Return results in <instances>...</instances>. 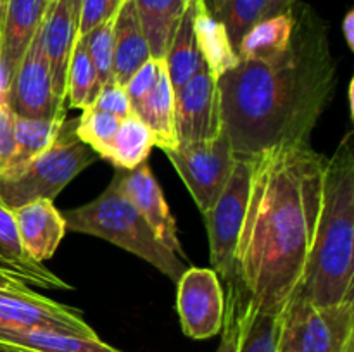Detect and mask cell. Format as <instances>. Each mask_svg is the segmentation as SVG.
Returning a JSON list of instances; mask_svg holds the SVG:
<instances>
[{
    "mask_svg": "<svg viewBox=\"0 0 354 352\" xmlns=\"http://www.w3.org/2000/svg\"><path fill=\"white\" fill-rule=\"evenodd\" d=\"M62 217L68 230L99 237L124 248L154 266L171 282H178L187 269L183 259L158 240L140 213L123 195L114 178L97 199L66 211Z\"/></svg>",
    "mask_w": 354,
    "mask_h": 352,
    "instance_id": "277c9868",
    "label": "cell"
},
{
    "mask_svg": "<svg viewBox=\"0 0 354 352\" xmlns=\"http://www.w3.org/2000/svg\"><path fill=\"white\" fill-rule=\"evenodd\" d=\"M100 90L95 68L88 57L83 38L76 37L73 45L71 57L68 66V81H66V97L75 109H86L92 106L93 99Z\"/></svg>",
    "mask_w": 354,
    "mask_h": 352,
    "instance_id": "83f0119b",
    "label": "cell"
},
{
    "mask_svg": "<svg viewBox=\"0 0 354 352\" xmlns=\"http://www.w3.org/2000/svg\"><path fill=\"white\" fill-rule=\"evenodd\" d=\"M124 2V0H114V3H116V6L118 7H120L121 6V3H123Z\"/></svg>",
    "mask_w": 354,
    "mask_h": 352,
    "instance_id": "ee69618b",
    "label": "cell"
},
{
    "mask_svg": "<svg viewBox=\"0 0 354 352\" xmlns=\"http://www.w3.org/2000/svg\"><path fill=\"white\" fill-rule=\"evenodd\" d=\"M10 211L26 254L37 262L50 259L68 230L62 213L55 209L54 202L40 199Z\"/></svg>",
    "mask_w": 354,
    "mask_h": 352,
    "instance_id": "2e32d148",
    "label": "cell"
},
{
    "mask_svg": "<svg viewBox=\"0 0 354 352\" xmlns=\"http://www.w3.org/2000/svg\"><path fill=\"white\" fill-rule=\"evenodd\" d=\"M118 12V10H116ZM116 12L107 17L104 23L93 28L92 31L85 35L83 43H85L88 57L95 68L97 79L100 86L113 83V55H114V21H116Z\"/></svg>",
    "mask_w": 354,
    "mask_h": 352,
    "instance_id": "f546056e",
    "label": "cell"
},
{
    "mask_svg": "<svg viewBox=\"0 0 354 352\" xmlns=\"http://www.w3.org/2000/svg\"><path fill=\"white\" fill-rule=\"evenodd\" d=\"M26 283L21 275L0 266V289H28Z\"/></svg>",
    "mask_w": 354,
    "mask_h": 352,
    "instance_id": "8d00e7d4",
    "label": "cell"
},
{
    "mask_svg": "<svg viewBox=\"0 0 354 352\" xmlns=\"http://www.w3.org/2000/svg\"><path fill=\"white\" fill-rule=\"evenodd\" d=\"M268 0H228L227 6L220 12L218 19L225 24L237 50L239 41L245 33L254 26L258 21L263 19Z\"/></svg>",
    "mask_w": 354,
    "mask_h": 352,
    "instance_id": "4dcf8cb0",
    "label": "cell"
},
{
    "mask_svg": "<svg viewBox=\"0 0 354 352\" xmlns=\"http://www.w3.org/2000/svg\"><path fill=\"white\" fill-rule=\"evenodd\" d=\"M50 0H3L0 14V99L41 26Z\"/></svg>",
    "mask_w": 354,
    "mask_h": 352,
    "instance_id": "5bb4252c",
    "label": "cell"
},
{
    "mask_svg": "<svg viewBox=\"0 0 354 352\" xmlns=\"http://www.w3.org/2000/svg\"><path fill=\"white\" fill-rule=\"evenodd\" d=\"M227 2L228 0H206L207 7H209L211 12H213L216 17L220 16V12L223 10V7L227 6Z\"/></svg>",
    "mask_w": 354,
    "mask_h": 352,
    "instance_id": "ab89813d",
    "label": "cell"
},
{
    "mask_svg": "<svg viewBox=\"0 0 354 352\" xmlns=\"http://www.w3.org/2000/svg\"><path fill=\"white\" fill-rule=\"evenodd\" d=\"M133 3L149 50H151V57L165 59L189 2L185 0H133Z\"/></svg>",
    "mask_w": 354,
    "mask_h": 352,
    "instance_id": "7402d4cb",
    "label": "cell"
},
{
    "mask_svg": "<svg viewBox=\"0 0 354 352\" xmlns=\"http://www.w3.org/2000/svg\"><path fill=\"white\" fill-rule=\"evenodd\" d=\"M280 331L282 311H259L248 297L237 352H280Z\"/></svg>",
    "mask_w": 354,
    "mask_h": 352,
    "instance_id": "4316f807",
    "label": "cell"
},
{
    "mask_svg": "<svg viewBox=\"0 0 354 352\" xmlns=\"http://www.w3.org/2000/svg\"><path fill=\"white\" fill-rule=\"evenodd\" d=\"M353 85H354V81L351 79V81H349V88H348V100H349V113H351V116H353V113H354V102H353Z\"/></svg>",
    "mask_w": 354,
    "mask_h": 352,
    "instance_id": "60d3db41",
    "label": "cell"
},
{
    "mask_svg": "<svg viewBox=\"0 0 354 352\" xmlns=\"http://www.w3.org/2000/svg\"><path fill=\"white\" fill-rule=\"evenodd\" d=\"M292 28V9L258 21L239 41V59L241 61H258V59L275 57L289 47Z\"/></svg>",
    "mask_w": 354,
    "mask_h": 352,
    "instance_id": "cb8c5ba5",
    "label": "cell"
},
{
    "mask_svg": "<svg viewBox=\"0 0 354 352\" xmlns=\"http://www.w3.org/2000/svg\"><path fill=\"white\" fill-rule=\"evenodd\" d=\"M37 37L50 68L55 93L66 100L69 57L76 40V16L69 0H50Z\"/></svg>",
    "mask_w": 354,
    "mask_h": 352,
    "instance_id": "9a60e30c",
    "label": "cell"
},
{
    "mask_svg": "<svg viewBox=\"0 0 354 352\" xmlns=\"http://www.w3.org/2000/svg\"><path fill=\"white\" fill-rule=\"evenodd\" d=\"M280 352H354V299L317 306L294 293L282 311Z\"/></svg>",
    "mask_w": 354,
    "mask_h": 352,
    "instance_id": "8992f818",
    "label": "cell"
},
{
    "mask_svg": "<svg viewBox=\"0 0 354 352\" xmlns=\"http://www.w3.org/2000/svg\"><path fill=\"white\" fill-rule=\"evenodd\" d=\"M78 117H66L50 147L19 168L0 175V202L9 209L33 200H52L99 155L76 135Z\"/></svg>",
    "mask_w": 354,
    "mask_h": 352,
    "instance_id": "5b68a950",
    "label": "cell"
},
{
    "mask_svg": "<svg viewBox=\"0 0 354 352\" xmlns=\"http://www.w3.org/2000/svg\"><path fill=\"white\" fill-rule=\"evenodd\" d=\"M194 2V33L203 61L214 78H221L241 62L225 24L211 12L206 0Z\"/></svg>",
    "mask_w": 354,
    "mask_h": 352,
    "instance_id": "d6986e66",
    "label": "cell"
},
{
    "mask_svg": "<svg viewBox=\"0 0 354 352\" xmlns=\"http://www.w3.org/2000/svg\"><path fill=\"white\" fill-rule=\"evenodd\" d=\"M92 107L104 110V113L113 114V116H118L120 119H123V117L130 116L133 113L131 110L130 99H128L127 92H124V86L114 81L100 86L99 93L93 99Z\"/></svg>",
    "mask_w": 354,
    "mask_h": 352,
    "instance_id": "e575fe53",
    "label": "cell"
},
{
    "mask_svg": "<svg viewBox=\"0 0 354 352\" xmlns=\"http://www.w3.org/2000/svg\"><path fill=\"white\" fill-rule=\"evenodd\" d=\"M342 31H344V38L348 47L354 50V10H348L342 19Z\"/></svg>",
    "mask_w": 354,
    "mask_h": 352,
    "instance_id": "f35d334b",
    "label": "cell"
},
{
    "mask_svg": "<svg viewBox=\"0 0 354 352\" xmlns=\"http://www.w3.org/2000/svg\"><path fill=\"white\" fill-rule=\"evenodd\" d=\"M294 2H296V0H268L263 19H266V17L277 16V14L287 12V10H289L290 7L294 6Z\"/></svg>",
    "mask_w": 354,
    "mask_h": 352,
    "instance_id": "74e56055",
    "label": "cell"
},
{
    "mask_svg": "<svg viewBox=\"0 0 354 352\" xmlns=\"http://www.w3.org/2000/svg\"><path fill=\"white\" fill-rule=\"evenodd\" d=\"M149 59L151 50L138 21L133 0H124L118 9L114 21L113 81L124 85Z\"/></svg>",
    "mask_w": 354,
    "mask_h": 352,
    "instance_id": "ac0fdd59",
    "label": "cell"
},
{
    "mask_svg": "<svg viewBox=\"0 0 354 352\" xmlns=\"http://www.w3.org/2000/svg\"><path fill=\"white\" fill-rule=\"evenodd\" d=\"M165 154L185 183L201 213H206L227 185L235 164L225 130L209 140L178 145L171 150H165Z\"/></svg>",
    "mask_w": 354,
    "mask_h": 352,
    "instance_id": "ba28073f",
    "label": "cell"
},
{
    "mask_svg": "<svg viewBox=\"0 0 354 352\" xmlns=\"http://www.w3.org/2000/svg\"><path fill=\"white\" fill-rule=\"evenodd\" d=\"M120 7L114 0H80L78 19H76V37H85L88 31L113 16Z\"/></svg>",
    "mask_w": 354,
    "mask_h": 352,
    "instance_id": "836d02e7",
    "label": "cell"
},
{
    "mask_svg": "<svg viewBox=\"0 0 354 352\" xmlns=\"http://www.w3.org/2000/svg\"><path fill=\"white\" fill-rule=\"evenodd\" d=\"M289 47L279 55L241 61L216 79L221 124L235 159L282 144L310 141L335 90L328 26L296 0Z\"/></svg>",
    "mask_w": 354,
    "mask_h": 352,
    "instance_id": "6da1fadb",
    "label": "cell"
},
{
    "mask_svg": "<svg viewBox=\"0 0 354 352\" xmlns=\"http://www.w3.org/2000/svg\"><path fill=\"white\" fill-rule=\"evenodd\" d=\"M133 114H137L156 138V147L165 150L178 147V133H176V113H175V90L169 81L168 69L162 68L158 83L151 92L131 106Z\"/></svg>",
    "mask_w": 354,
    "mask_h": 352,
    "instance_id": "ffe728a7",
    "label": "cell"
},
{
    "mask_svg": "<svg viewBox=\"0 0 354 352\" xmlns=\"http://www.w3.org/2000/svg\"><path fill=\"white\" fill-rule=\"evenodd\" d=\"M297 295L317 306L354 299V147L346 133L327 157L320 211Z\"/></svg>",
    "mask_w": 354,
    "mask_h": 352,
    "instance_id": "3957f363",
    "label": "cell"
},
{
    "mask_svg": "<svg viewBox=\"0 0 354 352\" xmlns=\"http://www.w3.org/2000/svg\"><path fill=\"white\" fill-rule=\"evenodd\" d=\"M6 102L16 116L30 119L66 117V100L55 93L50 68L41 54L38 37L31 41L30 48L7 85Z\"/></svg>",
    "mask_w": 354,
    "mask_h": 352,
    "instance_id": "9c48e42d",
    "label": "cell"
},
{
    "mask_svg": "<svg viewBox=\"0 0 354 352\" xmlns=\"http://www.w3.org/2000/svg\"><path fill=\"white\" fill-rule=\"evenodd\" d=\"M64 119L66 117H62V119H30V117L16 116L14 114V140H16V147H14L12 159H10L6 171L19 168L24 162L37 157L45 148L50 147Z\"/></svg>",
    "mask_w": 354,
    "mask_h": 352,
    "instance_id": "484cf974",
    "label": "cell"
},
{
    "mask_svg": "<svg viewBox=\"0 0 354 352\" xmlns=\"http://www.w3.org/2000/svg\"><path fill=\"white\" fill-rule=\"evenodd\" d=\"M0 345L21 352H123L99 337H82L44 328L0 326Z\"/></svg>",
    "mask_w": 354,
    "mask_h": 352,
    "instance_id": "e0dca14e",
    "label": "cell"
},
{
    "mask_svg": "<svg viewBox=\"0 0 354 352\" xmlns=\"http://www.w3.org/2000/svg\"><path fill=\"white\" fill-rule=\"evenodd\" d=\"M165 64L175 92L180 86L185 85L194 75H197L201 69L206 68L199 47H197L196 33H194L192 0L187 6L185 12H183L182 19L178 23V28L173 35V40L165 55Z\"/></svg>",
    "mask_w": 354,
    "mask_h": 352,
    "instance_id": "603a6c76",
    "label": "cell"
},
{
    "mask_svg": "<svg viewBox=\"0 0 354 352\" xmlns=\"http://www.w3.org/2000/svg\"><path fill=\"white\" fill-rule=\"evenodd\" d=\"M251 169V159H235L227 185L213 206L203 214L209 238L213 271L227 283L237 282L235 254L248 211Z\"/></svg>",
    "mask_w": 354,
    "mask_h": 352,
    "instance_id": "52a82bcc",
    "label": "cell"
},
{
    "mask_svg": "<svg viewBox=\"0 0 354 352\" xmlns=\"http://www.w3.org/2000/svg\"><path fill=\"white\" fill-rule=\"evenodd\" d=\"M154 147L156 138L152 131L137 114L131 113L130 116L121 119L104 159L109 161L114 168L128 171L144 164Z\"/></svg>",
    "mask_w": 354,
    "mask_h": 352,
    "instance_id": "d4e9b609",
    "label": "cell"
},
{
    "mask_svg": "<svg viewBox=\"0 0 354 352\" xmlns=\"http://www.w3.org/2000/svg\"><path fill=\"white\" fill-rule=\"evenodd\" d=\"M185 2H190V0H185Z\"/></svg>",
    "mask_w": 354,
    "mask_h": 352,
    "instance_id": "bcb514c9",
    "label": "cell"
},
{
    "mask_svg": "<svg viewBox=\"0 0 354 352\" xmlns=\"http://www.w3.org/2000/svg\"><path fill=\"white\" fill-rule=\"evenodd\" d=\"M69 3H71V9H73V12H75L76 19H78V9H80V0H69Z\"/></svg>",
    "mask_w": 354,
    "mask_h": 352,
    "instance_id": "b9f144b4",
    "label": "cell"
},
{
    "mask_svg": "<svg viewBox=\"0 0 354 352\" xmlns=\"http://www.w3.org/2000/svg\"><path fill=\"white\" fill-rule=\"evenodd\" d=\"M162 68H165V59L151 57L131 75V78L128 79L127 83H124V92H127L131 106H133L135 102H138L140 99H144V97L151 92L152 86L158 83L159 76H161Z\"/></svg>",
    "mask_w": 354,
    "mask_h": 352,
    "instance_id": "d6a6232c",
    "label": "cell"
},
{
    "mask_svg": "<svg viewBox=\"0 0 354 352\" xmlns=\"http://www.w3.org/2000/svg\"><path fill=\"white\" fill-rule=\"evenodd\" d=\"M251 161L237 282L259 311L280 313L304 276L327 157L299 141L275 145Z\"/></svg>",
    "mask_w": 354,
    "mask_h": 352,
    "instance_id": "7a4b0ae2",
    "label": "cell"
},
{
    "mask_svg": "<svg viewBox=\"0 0 354 352\" xmlns=\"http://www.w3.org/2000/svg\"><path fill=\"white\" fill-rule=\"evenodd\" d=\"M0 352H21V351H14V349H9V347H2V345H0Z\"/></svg>",
    "mask_w": 354,
    "mask_h": 352,
    "instance_id": "7bdbcfd3",
    "label": "cell"
},
{
    "mask_svg": "<svg viewBox=\"0 0 354 352\" xmlns=\"http://www.w3.org/2000/svg\"><path fill=\"white\" fill-rule=\"evenodd\" d=\"M120 123L121 119L118 116L90 106L83 109L82 116L76 121V135L83 144L88 145L99 157L104 159Z\"/></svg>",
    "mask_w": 354,
    "mask_h": 352,
    "instance_id": "f1b7e54d",
    "label": "cell"
},
{
    "mask_svg": "<svg viewBox=\"0 0 354 352\" xmlns=\"http://www.w3.org/2000/svg\"><path fill=\"white\" fill-rule=\"evenodd\" d=\"M230 293L228 304H225V320L221 328V340L216 352H237L241 344L242 324H244V311L248 295L242 290L241 283L230 282Z\"/></svg>",
    "mask_w": 354,
    "mask_h": 352,
    "instance_id": "1f68e13d",
    "label": "cell"
},
{
    "mask_svg": "<svg viewBox=\"0 0 354 352\" xmlns=\"http://www.w3.org/2000/svg\"><path fill=\"white\" fill-rule=\"evenodd\" d=\"M176 309L182 330L194 340L214 337L223 328L225 295L220 276L207 268H187L176 282Z\"/></svg>",
    "mask_w": 354,
    "mask_h": 352,
    "instance_id": "30bf717a",
    "label": "cell"
},
{
    "mask_svg": "<svg viewBox=\"0 0 354 352\" xmlns=\"http://www.w3.org/2000/svg\"><path fill=\"white\" fill-rule=\"evenodd\" d=\"M175 113L178 145L209 140L223 130L216 78L207 68L176 90Z\"/></svg>",
    "mask_w": 354,
    "mask_h": 352,
    "instance_id": "7c38bea8",
    "label": "cell"
},
{
    "mask_svg": "<svg viewBox=\"0 0 354 352\" xmlns=\"http://www.w3.org/2000/svg\"><path fill=\"white\" fill-rule=\"evenodd\" d=\"M2 2H3V0H2Z\"/></svg>",
    "mask_w": 354,
    "mask_h": 352,
    "instance_id": "7dc6e473",
    "label": "cell"
},
{
    "mask_svg": "<svg viewBox=\"0 0 354 352\" xmlns=\"http://www.w3.org/2000/svg\"><path fill=\"white\" fill-rule=\"evenodd\" d=\"M14 147V114L7 106L6 99H0V175L7 169L12 159Z\"/></svg>",
    "mask_w": 354,
    "mask_h": 352,
    "instance_id": "d590c367",
    "label": "cell"
},
{
    "mask_svg": "<svg viewBox=\"0 0 354 352\" xmlns=\"http://www.w3.org/2000/svg\"><path fill=\"white\" fill-rule=\"evenodd\" d=\"M0 266L21 275L28 283H35L45 289H69L64 280L55 276L54 273L44 268L41 262L33 261L26 254L17 233L12 211L2 202H0Z\"/></svg>",
    "mask_w": 354,
    "mask_h": 352,
    "instance_id": "44dd1931",
    "label": "cell"
},
{
    "mask_svg": "<svg viewBox=\"0 0 354 352\" xmlns=\"http://www.w3.org/2000/svg\"><path fill=\"white\" fill-rule=\"evenodd\" d=\"M0 326L44 328L97 337L78 309L38 295L30 289H0Z\"/></svg>",
    "mask_w": 354,
    "mask_h": 352,
    "instance_id": "8fae6325",
    "label": "cell"
},
{
    "mask_svg": "<svg viewBox=\"0 0 354 352\" xmlns=\"http://www.w3.org/2000/svg\"><path fill=\"white\" fill-rule=\"evenodd\" d=\"M0 14H2V0H0Z\"/></svg>",
    "mask_w": 354,
    "mask_h": 352,
    "instance_id": "f6af8a7d",
    "label": "cell"
},
{
    "mask_svg": "<svg viewBox=\"0 0 354 352\" xmlns=\"http://www.w3.org/2000/svg\"><path fill=\"white\" fill-rule=\"evenodd\" d=\"M114 179L123 195L133 204L145 223L151 226L158 240L180 259H185V252H183L182 242L178 238L176 221L169 211L165 193H162L161 185L156 179L151 166L144 162L138 168L128 169V171L118 169Z\"/></svg>",
    "mask_w": 354,
    "mask_h": 352,
    "instance_id": "4fadbf2b",
    "label": "cell"
}]
</instances>
